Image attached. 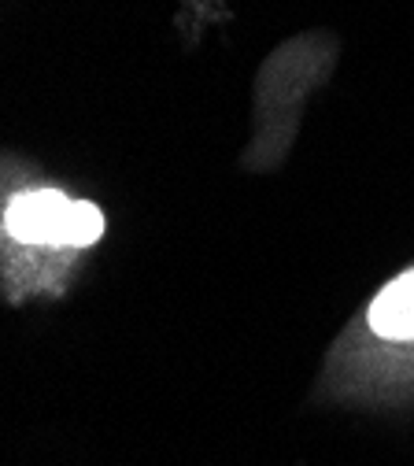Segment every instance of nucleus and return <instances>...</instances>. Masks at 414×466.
Masks as SVG:
<instances>
[{"mask_svg": "<svg viewBox=\"0 0 414 466\" xmlns=\"http://www.w3.org/2000/svg\"><path fill=\"white\" fill-rule=\"evenodd\" d=\"M5 226L23 245H71L89 248L104 233V215L89 200H71L59 189H30L12 197Z\"/></svg>", "mask_w": 414, "mask_h": 466, "instance_id": "nucleus-1", "label": "nucleus"}, {"mask_svg": "<svg viewBox=\"0 0 414 466\" xmlns=\"http://www.w3.org/2000/svg\"><path fill=\"white\" fill-rule=\"evenodd\" d=\"M370 329L385 340H414V270L399 274L374 297Z\"/></svg>", "mask_w": 414, "mask_h": 466, "instance_id": "nucleus-2", "label": "nucleus"}]
</instances>
